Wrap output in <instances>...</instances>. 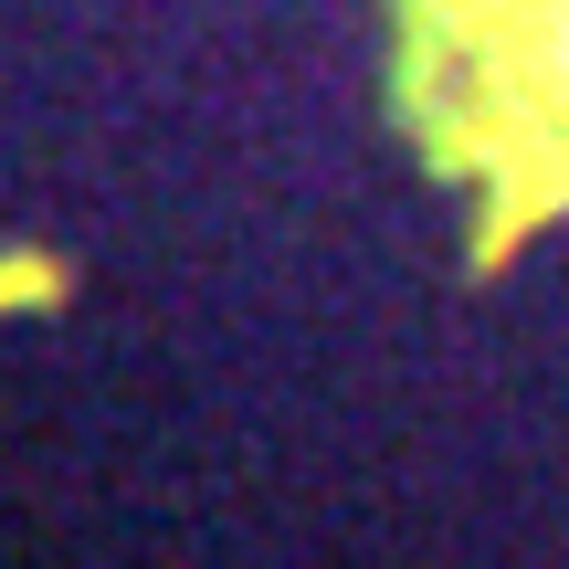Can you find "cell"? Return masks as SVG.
Masks as SVG:
<instances>
[{"instance_id":"cell-1","label":"cell","mask_w":569,"mask_h":569,"mask_svg":"<svg viewBox=\"0 0 569 569\" xmlns=\"http://www.w3.org/2000/svg\"><path fill=\"white\" fill-rule=\"evenodd\" d=\"M528 84H538L549 117H569V0H538V21H528Z\"/></svg>"},{"instance_id":"cell-2","label":"cell","mask_w":569,"mask_h":569,"mask_svg":"<svg viewBox=\"0 0 569 569\" xmlns=\"http://www.w3.org/2000/svg\"><path fill=\"white\" fill-rule=\"evenodd\" d=\"M0 306H11V274H0Z\"/></svg>"}]
</instances>
